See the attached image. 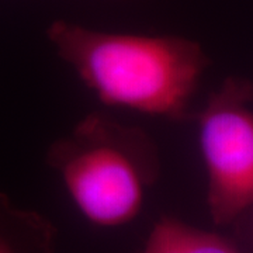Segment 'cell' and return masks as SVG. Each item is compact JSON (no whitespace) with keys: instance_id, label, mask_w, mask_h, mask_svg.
Returning <instances> with one entry per match:
<instances>
[{"instance_id":"5b68a950","label":"cell","mask_w":253,"mask_h":253,"mask_svg":"<svg viewBox=\"0 0 253 253\" xmlns=\"http://www.w3.org/2000/svg\"><path fill=\"white\" fill-rule=\"evenodd\" d=\"M52 231L42 217L0 194V253H51Z\"/></svg>"},{"instance_id":"3957f363","label":"cell","mask_w":253,"mask_h":253,"mask_svg":"<svg viewBox=\"0 0 253 253\" xmlns=\"http://www.w3.org/2000/svg\"><path fill=\"white\" fill-rule=\"evenodd\" d=\"M252 100V82L228 78L196 114L208 211L217 225L253 210Z\"/></svg>"},{"instance_id":"7a4b0ae2","label":"cell","mask_w":253,"mask_h":253,"mask_svg":"<svg viewBox=\"0 0 253 253\" xmlns=\"http://www.w3.org/2000/svg\"><path fill=\"white\" fill-rule=\"evenodd\" d=\"M46 163L89 222L126 225L139 215L161 176V156L148 132L104 113H91L49 146Z\"/></svg>"},{"instance_id":"277c9868","label":"cell","mask_w":253,"mask_h":253,"mask_svg":"<svg viewBox=\"0 0 253 253\" xmlns=\"http://www.w3.org/2000/svg\"><path fill=\"white\" fill-rule=\"evenodd\" d=\"M142 253H241L218 234L172 217L161 218L146 239Z\"/></svg>"},{"instance_id":"6da1fadb","label":"cell","mask_w":253,"mask_h":253,"mask_svg":"<svg viewBox=\"0 0 253 253\" xmlns=\"http://www.w3.org/2000/svg\"><path fill=\"white\" fill-rule=\"evenodd\" d=\"M48 40L97 99L145 116L186 121L210 65L199 42L177 36L100 31L58 20Z\"/></svg>"}]
</instances>
